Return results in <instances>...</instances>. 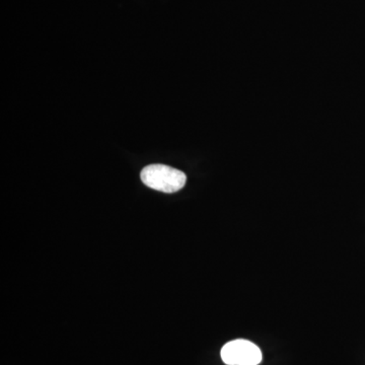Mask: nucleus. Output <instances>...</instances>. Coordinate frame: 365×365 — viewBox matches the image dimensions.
Listing matches in <instances>:
<instances>
[{
    "mask_svg": "<svg viewBox=\"0 0 365 365\" xmlns=\"http://www.w3.org/2000/svg\"><path fill=\"white\" fill-rule=\"evenodd\" d=\"M141 181L153 190L175 193L184 188L187 177L182 170L165 165H150L141 170Z\"/></svg>",
    "mask_w": 365,
    "mask_h": 365,
    "instance_id": "f257e3e1",
    "label": "nucleus"
},
{
    "mask_svg": "<svg viewBox=\"0 0 365 365\" xmlns=\"http://www.w3.org/2000/svg\"><path fill=\"white\" fill-rule=\"evenodd\" d=\"M220 355L227 365H258L263 359L260 348L245 339L230 341L223 346Z\"/></svg>",
    "mask_w": 365,
    "mask_h": 365,
    "instance_id": "f03ea898",
    "label": "nucleus"
}]
</instances>
